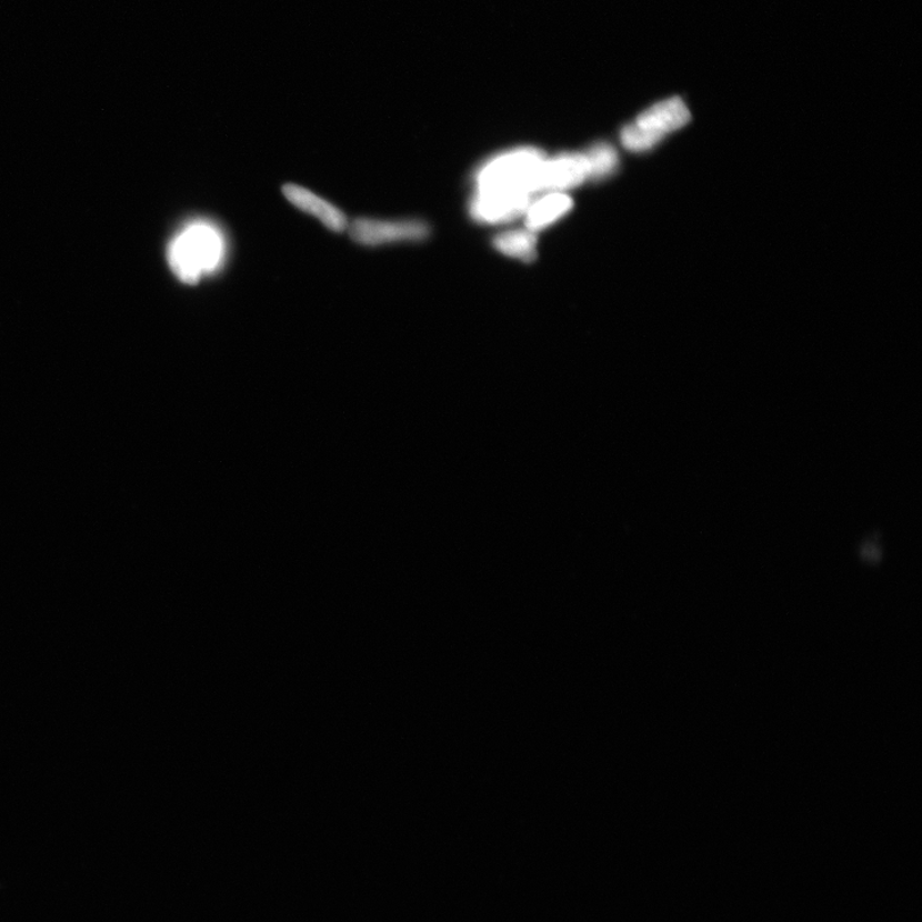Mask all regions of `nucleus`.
<instances>
[{"instance_id": "nucleus-1", "label": "nucleus", "mask_w": 922, "mask_h": 922, "mask_svg": "<svg viewBox=\"0 0 922 922\" xmlns=\"http://www.w3.org/2000/svg\"><path fill=\"white\" fill-rule=\"evenodd\" d=\"M226 240L216 224L192 221L176 234L167 249V261L178 279L197 284L201 277L213 274L222 267Z\"/></svg>"}, {"instance_id": "nucleus-7", "label": "nucleus", "mask_w": 922, "mask_h": 922, "mask_svg": "<svg viewBox=\"0 0 922 922\" xmlns=\"http://www.w3.org/2000/svg\"><path fill=\"white\" fill-rule=\"evenodd\" d=\"M282 191L291 204L317 217L327 229L333 232H343L348 229L347 216L329 201L315 196L314 192L293 183L284 184Z\"/></svg>"}, {"instance_id": "nucleus-8", "label": "nucleus", "mask_w": 922, "mask_h": 922, "mask_svg": "<svg viewBox=\"0 0 922 922\" xmlns=\"http://www.w3.org/2000/svg\"><path fill=\"white\" fill-rule=\"evenodd\" d=\"M572 208L573 200L564 192H550L547 197L532 201L531 206L528 207L525 228L532 232L548 228V226L564 217Z\"/></svg>"}, {"instance_id": "nucleus-2", "label": "nucleus", "mask_w": 922, "mask_h": 922, "mask_svg": "<svg viewBox=\"0 0 922 922\" xmlns=\"http://www.w3.org/2000/svg\"><path fill=\"white\" fill-rule=\"evenodd\" d=\"M544 159L542 150L531 147L494 157L477 172V191H513L533 196L535 176Z\"/></svg>"}, {"instance_id": "nucleus-10", "label": "nucleus", "mask_w": 922, "mask_h": 922, "mask_svg": "<svg viewBox=\"0 0 922 922\" xmlns=\"http://www.w3.org/2000/svg\"><path fill=\"white\" fill-rule=\"evenodd\" d=\"M589 163L591 180L599 181L614 174L619 166L617 150L609 142H598L583 153Z\"/></svg>"}, {"instance_id": "nucleus-6", "label": "nucleus", "mask_w": 922, "mask_h": 922, "mask_svg": "<svg viewBox=\"0 0 922 922\" xmlns=\"http://www.w3.org/2000/svg\"><path fill=\"white\" fill-rule=\"evenodd\" d=\"M533 196L513 191H477L471 201L475 221L488 224L505 223L525 214Z\"/></svg>"}, {"instance_id": "nucleus-4", "label": "nucleus", "mask_w": 922, "mask_h": 922, "mask_svg": "<svg viewBox=\"0 0 922 922\" xmlns=\"http://www.w3.org/2000/svg\"><path fill=\"white\" fill-rule=\"evenodd\" d=\"M350 238L357 244L379 247L399 241H422L429 238V224L418 220L380 221L359 218L350 224Z\"/></svg>"}, {"instance_id": "nucleus-9", "label": "nucleus", "mask_w": 922, "mask_h": 922, "mask_svg": "<svg viewBox=\"0 0 922 922\" xmlns=\"http://www.w3.org/2000/svg\"><path fill=\"white\" fill-rule=\"evenodd\" d=\"M493 245L502 254L519 258L525 263H532L538 257L535 245L538 237L530 230H515L499 234L493 239Z\"/></svg>"}, {"instance_id": "nucleus-3", "label": "nucleus", "mask_w": 922, "mask_h": 922, "mask_svg": "<svg viewBox=\"0 0 922 922\" xmlns=\"http://www.w3.org/2000/svg\"><path fill=\"white\" fill-rule=\"evenodd\" d=\"M691 121L690 109L681 98H672L652 106L627 124L620 133L622 144L633 153L648 152L669 133L684 128Z\"/></svg>"}, {"instance_id": "nucleus-5", "label": "nucleus", "mask_w": 922, "mask_h": 922, "mask_svg": "<svg viewBox=\"0 0 922 922\" xmlns=\"http://www.w3.org/2000/svg\"><path fill=\"white\" fill-rule=\"evenodd\" d=\"M590 178L584 154H560L544 159L535 176L534 194L541 191L561 192L580 187Z\"/></svg>"}]
</instances>
